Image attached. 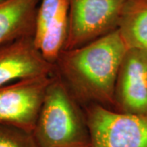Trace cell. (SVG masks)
Here are the masks:
<instances>
[{"label": "cell", "instance_id": "obj_6", "mask_svg": "<svg viewBox=\"0 0 147 147\" xmlns=\"http://www.w3.org/2000/svg\"><path fill=\"white\" fill-rule=\"evenodd\" d=\"M115 108L121 113L147 117V52L128 49L116 80Z\"/></svg>", "mask_w": 147, "mask_h": 147}, {"label": "cell", "instance_id": "obj_9", "mask_svg": "<svg viewBox=\"0 0 147 147\" xmlns=\"http://www.w3.org/2000/svg\"><path fill=\"white\" fill-rule=\"evenodd\" d=\"M41 0H7L0 3V47L34 37Z\"/></svg>", "mask_w": 147, "mask_h": 147}, {"label": "cell", "instance_id": "obj_3", "mask_svg": "<svg viewBox=\"0 0 147 147\" xmlns=\"http://www.w3.org/2000/svg\"><path fill=\"white\" fill-rule=\"evenodd\" d=\"M90 147H147V117L84 106Z\"/></svg>", "mask_w": 147, "mask_h": 147}, {"label": "cell", "instance_id": "obj_10", "mask_svg": "<svg viewBox=\"0 0 147 147\" xmlns=\"http://www.w3.org/2000/svg\"><path fill=\"white\" fill-rule=\"evenodd\" d=\"M117 30L128 49L147 52V0H124Z\"/></svg>", "mask_w": 147, "mask_h": 147}, {"label": "cell", "instance_id": "obj_12", "mask_svg": "<svg viewBox=\"0 0 147 147\" xmlns=\"http://www.w3.org/2000/svg\"><path fill=\"white\" fill-rule=\"evenodd\" d=\"M5 1H7V0H0V3H3Z\"/></svg>", "mask_w": 147, "mask_h": 147}, {"label": "cell", "instance_id": "obj_11", "mask_svg": "<svg viewBox=\"0 0 147 147\" xmlns=\"http://www.w3.org/2000/svg\"><path fill=\"white\" fill-rule=\"evenodd\" d=\"M0 147H38L32 133L0 124Z\"/></svg>", "mask_w": 147, "mask_h": 147}, {"label": "cell", "instance_id": "obj_5", "mask_svg": "<svg viewBox=\"0 0 147 147\" xmlns=\"http://www.w3.org/2000/svg\"><path fill=\"white\" fill-rule=\"evenodd\" d=\"M52 76L24 79L1 87L0 124L32 133Z\"/></svg>", "mask_w": 147, "mask_h": 147}, {"label": "cell", "instance_id": "obj_1", "mask_svg": "<svg viewBox=\"0 0 147 147\" xmlns=\"http://www.w3.org/2000/svg\"><path fill=\"white\" fill-rule=\"evenodd\" d=\"M127 50L116 30L83 47L62 51L56 73L79 105L115 110L116 80Z\"/></svg>", "mask_w": 147, "mask_h": 147}, {"label": "cell", "instance_id": "obj_7", "mask_svg": "<svg viewBox=\"0 0 147 147\" xmlns=\"http://www.w3.org/2000/svg\"><path fill=\"white\" fill-rule=\"evenodd\" d=\"M55 65L37 48L34 37L21 38L0 47V88L20 80L52 76Z\"/></svg>", "mask_w": 147, "mask_h": 147}, {"label": "cell", "instance_id": "obj_2", "mask_svg": "<svg viewBox=\"0 0 147 147\" xmlns=\"http://www.w3.org/2000/svg\"><path fill=\"white\" fill-rule=\"evenodd\" d=\"M38 147H90L84 112L55 73L32 132Z\"/></svg>", "mask_w": 147, "mask_h": 147}, {"label": "cell", "instance_id": "obj_4", "mask_svg": "<svg viewBox=\"0 0 147 147\" xmlns=\"http://www.w3.org/2000/svg\"><path fill=\"white\" fill-rule=\"evenodd\" d=\"M68 1V30L64 50L83 47L118 29L124 0Z\"/></svg>", "mask_w": 147, "mask_h": 147}, {"label": "cell", "instance_id": "obj_8", "mask_svg": "<svg viewBox=\"0 0 147 147\" xmlns=\"http://www.w3.org/2000/svg\"><path fill=\"white\" fill-rule=\"evenodd\" d=\"M68 0H41L34 42L42 57L55 65L62 53L68 30Z\"/></svg>", "mask_w": 147, "mask_h": 147}]
</instances>
